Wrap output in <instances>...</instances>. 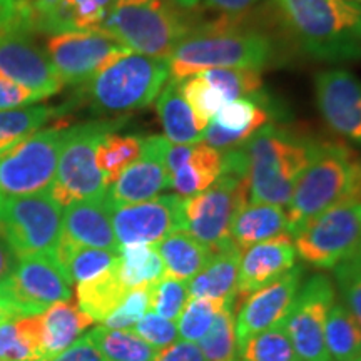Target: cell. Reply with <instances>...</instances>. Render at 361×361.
Here are the masks:
<instances>
[{"label": "cell", "instance_id": "obj_33", "mask_svg": "<svg viewBox=\"0 0 361 361\" xmlns=\"http://www.w3.org/2000/svg\"><path fill=\"white\" fill-rule=\"evenodd\" d=\"M117 256H119V252L80 246L66 238H61L56 250V258L64 269L71 284L82 283L85 279L102 273L104 269L111 268L117 261Z\"/></svg>", "mask_w": 361, "mask_h": 361}, {"label": "cell", "instance_id": "obj_56", "mask_svg": "<svg viewBox=\"0 0 361 361\" xmlns=\"http://www.w3.org/2000/svg\"><path fill=\"white\" fill-rule=\"evenodd\" d=\"M2 201H4V197H2V196H0V206H2Z\"/></svg>", "mask_w": 361, "mask_h": 361}, {"label": "cell", "instance_id": "obj_57", "mask_svg": "<svg viewBox=\"0 0 361 361\" xmlns=\"http://www.w3.org/2000/svg\"><path fill=\"white\" fill-rule=\"evenodd\" d=\"M356 361H361V358H358V360H356Z\"/></svg>", "mask_w": 361, "mask_h": 361}, {"label": "cell", "instance_id": "obj_19", "mask_svg": "<svg viewBox=\"0 0 361 361\" xmlns=\"http://www.w3.org/2000/svg\"><path fill=\"white\" fill-rule=\"evenodd\" d=\"M301 276L303 269L295 266L276 281L266 284L246 296V301L241 305V310L234 319L238 345L286 322L300 291Z\"/></svg>", "mask_w": 361, "mask_h": 361}, {"label": "cell", "instance_id": "obj_1", "mask_svg": "<svg viewBox=\"0 0 361 361\" xmlns=\"http://www.w3.org/2000/svg\"><path fill=\"white\" fill-rule=\"evenodd\" d=\"M298 47L316 61H361V4L351 0H274Z\"/></svg>", "mask_w": 361, "mask_h": 361}, {"label": "cell", "instance_id": "obj_55", "mask_svg": "<svg viewBox=\"0 0 361 361\" xmlns=\"http://www.w3.org/2000/svg\"><path fill=\"white\" fill-rule=\"evenodd\" d=\"M351 2H356V4H361V0H351Z\"/></svg>", "mask_w": 361, "mask_h": 361}, {"label": "cell", "instance_id": "obj_38", "mask_svg": "<svg viewBox=\"0 0 361 361\" xmlns=\"http://www.w3.org/2000/svg\"><path fill=\"white\" fill-rule=\"evenodd\" d=\"M201 74L214 85L226 102L263 92V75L258 69L223 67V69L202 71Z\"/></svg>", "mask_w": 361, "mask_h": 361}, {"label": "cell", "instance_id": "obj_46", "mask_svg": "<svg viewBox=\"0 0 361 361\" xmlns=\"http://www.w3.org/2000/svg\"><path fill=\"white\" fill-rule=\"evenodd\" d=\"M75 30L97 29L116 0H64Z\"/></svg>", "mask_w": 361, "mask_h": 361}, {"label": "cell", "instance_id": "obj_5", "mask_svg": "<svg viewBox=\"0 0 361 361\" xmlns=\"http://www.w3.org/2000/svg\"><path fill=\"white\" fill-rule=\"evenodd\" d=\"M196 27L191 13L169 0H116L97 29L133 52L169 57Z\"/></svg>", "mask_w": 361, "mask_h": 361}, {"label": "cell", "instance_id": "obj_13", "mask_svg": "<svg viewBox=\"0 0 361 361\" xmlns=\"http://www.w3.org/2000/svg\"><path fill=\"white\" fill-rule=\"evenodd\" d=\"M0 79L29 89L39 101L64 87L37 35L16 19L0 29Z\"/></svg>", "mask_w": 361, "mask_h": 361}, {"label": "cell", "instance_id": "obj_18", "mask_svg": "<svg viewBox=\"0 0 361 361\" xmlns=\"http://www.w3.org/2000/svg\"><path fill=\"white\" fill-rule=\"evenodd\" d=\"M169 141L164 135L144 137L141 154L124 173L107 188L106 201L109 207L135 204L159 196L169 189L168 156Z\"/></svg>", "mask_w": 361, "mask_h": 361}, {"label": "cell", "instance_id": "obj_14", "mask_svg": "<svg viewBox=\"0 0 361 361\" xmlns=\"http://www.w3.org/2000/svg\"><path fill=\"white\" fill-rule=\"evenodd\" d=\"M0 291L20 316H39L59 301L71 300V281L56 255L39 252L17 259Z\"/></svg>", "mask_w": 361, "mask_h": 361}, {"label": "cell", "instance_id": "obj_6", "mask_svg": "<svg viewBox=\"0 0 361 361\" xmlns=\"http://www.w3.org/2000/svg\"><path fill=\"white\" fill-rule=\"evenodd\" d=\"M250 197L245 149L224 151L223 171L204 191L184 197V229L202 245L218 251L229 245L231 224Z\"/></svg>", "mask_w": 361, "mask_h": 361}, {"label": "cell", "instance_id": "obj_42", "mask_svg": "<svg viewBox=\"0 0 361 361\" xmlns=\"http://www.w3.org/2000/svg\"><path fill=\"white\" fill-rule=\"evenodd\" d=\"M188 300V281L184 279L164 274L151 286V311L169 322H178Z\"/></svg>", "mask_w": 361, "mask_h": 361}, {"label": "cell", "instance_id": "obj_37", "mask_svg": "<svg viewBox=\"0 0 361 361\" xmlns=\"http://www.w3.org/2000/svg\"><path fill=\"white\" fill-rule=\"evenodd\" d=\"M234 361H301V358L293 348L283 323L238 345Z\"/></svg>", "mask_w": 361, "mask_h": 361}, {"label": "cell", "instance_id": "obj_17", "mask_svg": "<svg viewBox=\"0 0 361 361\" xmlns=\"http://www.w3.org/2000/svg\"><path fill=\"white\" fill-rule=\"evenodd\" d=\"M314 99L328 128L361 147V80L340 67L324 69L314 75Z\"/></svg>", "mask_w": 361, "mask_h": 361}, {"label": "cell", "instance_id": "obj_41", "mask_svg": "<svg viewBox=\"0 0 361 361\" xmlns=\"http://www.w3.org/2000/svg\"><path fill=\"white\" fill-rule=\"evenodd\" d=\"M180 90H183L184 97L200 119V123L204 124L206 128L216 112L226 104L223 96L201 72L180 80Z\"/></svg>", "mask_w": 361, "mask_h": 361}, {"label": "cell", "instance_id": "obj_20", "mask_svg": "<svg viewBox=\"0 0 361 361\" xmlns=\"http://www.w3.org/2000/svg\"><path fill=\"white\" fill-rule=\"evenodd\" d=\"M274 107L266 92L226 102L207 124L202 142L223 152L241 149L261 128L271 123Z\"/></svg>", "mask_w": 361, "mask_h": 361}, {"label": "cell", "instance_id": "obj_27", "mask_svg": "<svg viewBox=\"0 0 361 361\" xmlns=\"http://www.w3.org/2000/svg\"><path fill=\"white\" fill-rule=\"evenodd\" d=\"M223 151L204 142L194 144L188 161L169 174V188L180 197H191L204 191L223 171Z\"/></svg>", "mask_w": 361, "mask_h": 361}, {"label": "cell", "instance_id": "obj_7", "mask_svg": "<svg viewBox=\"0 0 361 361\" xmlns=\"http://www.w3.org/2000/svg\"><path fill=\"white\" fill-rule=\"evenodd\" d=\"M169 79L168 57L129 52L82 84L80 96L97 114H124L151 106Z\"/></svg>", "mask_w": 361, "mask_h": 361}, {"label": "cell", "instance_id": "obj_29", "mask_svg": "<svg viewBox=\"0 0 361 361\" xmlns=\"http://www.w3.org/2000/svg\"><path fill=\"white\" fill-rule=\"evenodd\" d=\"M116 263L94 278L78 283V306L92 322L104 323L129 291L117 273Z\"/></svg>", "mask_w": 361, "mask_h": 361}, {"label": "cell", "instance_id": "obj_53", "mask_svg": "<svg viewBox=\"0 0 361 361\" xmlns=\"http://www.w3.org/2000/svg\"><path fill=\"white\" fill-rule=\"evenodd\" d=\"M13 318H20V316L17 314V311L11 305V301H8L7 298L4 296V293L0 291V324Z\"/></svg>", "mask_w": 361, "mask_h": 361}, {"label": "cell", "instance_id": "obj_9", "mask_svg": "<svg viewBox=\"0 0 361 361\" xmlns=\"http://www.w3.org/2000/svg\"><path fill=\"white\" fill-rule=\"evenodd\" d=\"M66 126L39 129L0 151V196L19 197L49 191L56 178Z\"/></svg>", "mask_w": 361, "mask_h": 361}, {"label": "cell", "instance_id": "obj_21", "mask_svg": "<svg viewBox=\"0 0 361 361\" xmlns=\"http://www.w3.org/2000/svg\"><path fill=\"white\" fill-rule=\"evenodd\" d=\"M296 247L291 234L268 239L247 247L241 252L238 274L239 296H250L266 284L276 281L279 276L295 268Z\"/></svg>", "mask_w": 361, "mask_h": 361}, {"label": "cell", "instance_id": "obj_52", "mask_svg": "<svg viewBox=\"0 0 361 361\" xmlns=\"http://www.w3.org/2000/svg\"><path fill=\"white\" fill-rule=\"evenodd\" d=\"M17 8V0H0V29L13 19Z\"/></svg>", "mask_w": 361, "mask_h": 361}, {"label": "cell", "instance_id": "obj_31", "mask_svg": "<svg viewBox=\"0 0 361 361\" xmlns=\"http://www.w3.org/2000/svg\"><path fill=\"white\" fill-rule=\"evenodd\" d=\"M0 361H42L40 316H22L0 324Z\"/></svg>", "mask_w": 361, "mask_h": 361}, {"label": "cell", "instance_id": "obj_10", "mask_svg": "<svg viewBox=\"0 0 361 361\" xmlns=\"http://www.w3.org/2000/svg\"><path fill=\"white\" fill-rule=\"evenodd\" d=\"M64 207L51 191L30 196L4 197L0 206V238L11 246L17 258L56 255L62 238Z\"/></svg>", "mask_w": 361, "mask_h": 361}, {"label": "cell", "instance_id": "obj_34", "mask_svg": "<svg viewBox=\"0 0 361 361\" xmlns=\"http://www.w3.org/2000/svg\"><path fill=\"white\" fill-rule=\"evenodd\" d=\"M144 137L134 134L109 133L102 137L96 151L97 168L106 179L107 188L129 168L141 154Z\"/></svg>", "mask_w": 361, "mask_h": 361}, {"label": "cell", "instance_id": "obj_39", "mask_svg": "<svg viewBox=\"0 0 361 361\" xmlns=\"http://www.w3.org/2000/svg\"><path fill=\"white\" fill-rule=\"evenodd\" d=\"M234 306L226 305L216 314L209 331L197 343L206 361H234L238 353L236 331H234Z\"/></svg>", "mask_w": 361, "mask_h": 361}, {"label": "cell", "instance_id": "obj_2", "mask_svg": "<svg viewBox=\"0 0 361 361\" xmlns=\"http://www.w3.org/2000/svg\"><path fill=\"white\" fill-rule=\"evenodd\" d=\"M276 56V44L271 35L224 20L214 25H197L176 45L168 61L171 79L183 80L197 72L223 67L263 71L273 64Z\"/></svg>", "mask_w": 361, "mask_h": 361}, {"label": "cell", "instance_id": "obj_16", "mask_svg": "<svg viewBox=\"0 0 361 361\" xmlns=\"http://www.w3.org/2000/svg\"><path fill=\"white\" fill-rule=\"evenodd\" d=\"M184 197L159 194L149 201L112 207L111 219L119 246L157 245L184 229Z\"/></svg>", "mask_w": 361, "mask_h": 361}, {"label": "cell", "instance_id": "obj_11", "mask_svg": "<svg viewBox=\"0 0 361 361\" xmlns=\"http://www.w3.org/2000/svg\"><path fill=\"white\" fill-rule=\"evenodd\" d=\"M296 255L316 268L333 269L361 252V202H346L310 221L295 236Z\"/></svg>", "mask_w": 361, "mask_h": 361}, {"label": "cell", "instance_id": "obj_23", "mask_svg": "<svg viewBox=\"0 0 361 361\" xmlns=\"http://www.w3.org/2000/svg\"><path fill=\"white\" fill-rule=\"evenodd\" d=\"M284 234H290L284 206L247 201L234 216L229 238L233 245L243 252L258 243L284 236Z\"/></svg>", "mask_w": 361, "mask_h": 361}, {"label": "cell", "instance_id": "obj_36", "mask_svg": "<svg viewBox=\"0 0 361 361\" xmlns=\"http://www.w3.org/2000/svg\"><path fill=\"white\" fill-rule=\"evenodd\" d=\"M66 107L29 106L0 111V151L13 146L20 139L42 129L54 117L61 116Z\"/></svg>", "mask_w": 361, "mask_h": 361}, {"label": "cell", "instance_id": "obj_12", "mask_svg": "<svg viewBox=\"0 0 361 361\" xmlns=\"http://www.w3.org/2000/svg\"><path fill=\"white\" fill-rule=\"evenodd\" d=\"M44 51L64 85H82L129 51L101 29L49 35Z\"/></svg>", "mask_w": 361, "mask_h": 361}, {"label": "cell", "instance_id": "obj_48", "mask_svg": "<svg viewBox=\"0 0 361 361\" xmlns=\"http://www.w3.org/2000/svg\"><path fill=\"white\" fill-rule=\"evenodd\" d=\"M52 361H107L89 335L78 338L64 353Z\"/></svg>", "mask_w": 361, "mask_h": 361}, {"label": "cell", "instance_id": "obj_44", "mask_svg": "<svg viewBox=\"0 0 361 361\" xmlns=\"http://www.w3.org/2000/svg\"><path fill=\"white\" fill-rule=\"evenodd\" d=\"M335 278L343 305L350 310L361 326V252L335 266Z\"/></svg>", "mask_w": 361, "mask_h": 361}, {"label": "cell", "instance_id": "obj_28", "mask_svg": "<svg viewBox=\"0 0 361 361\" xmlns=\"http://www.w3.org/2000/svg\"><path fill=\"white\" fill-rule=\"evenodd\" d=\"M156 250L164 263V274L184 281L200 273L213 256V250L197 241L186 229L169 234L157 243Z\"/></svg>", "mask_w": 361, "mask_h": 361}, {"label": "cell", "instance_id": "obj_4", "mask_svg": "<svg viewBox=\"0 0 361 361\" xmlns=\"http://www.w3.org/2000/svg\"><path fill=\"white\" fill-rule=\"evenodd\" d=\"M318 144L276 124L261 128L243 146L247 157L250 201L286 206Z\"/></svg>", "mask_w": 361, "mask_h": 361}, {"label": "cell", "instance_id": "obj_3", "mask_svg": "<svg viewBox=\"0 0 361 361\" xmlns=\"http://www.w3.org/2000/svg\"><path fill=\"white\" fill-rule=\"evenodd\" d=\"M346 202H361V159L341 144L319 142L286 204L288 233L295 236L310 221Z\"/></svg>", "mask_w": 361, "mask_h": 361}, {"label": "cell", "instance_id": "obj_50", "mask_svg": "<svg viewBox=\"0 0 361 361\" xmlns=\"http://www.w3.org/2000/svg\"><path fill=\"white\" fill-rule=\"evenodd\" d=\"M261 0H201V4L209 11L219 12L226 17H236L251 11Z\"/></svg>", "mask_w": 361, "mask_h": 361}, {"label": "cell", "instance_id": "obj_54", "mask_svg": "<svg viewBox=\"0 0 361 361\" xmlns=\"http://www.w3.org/2000/svg\"><path fill=\"white\" fill-rule=\"evenodd\" d=\"M169 2H173L174 6H178L179 8H183V11H188L191 12L196 8L197 6L201 4V0H169Z\"/></svg>", "mask_w": 361, "mask_h": 361}, {"label": "cell", "instance_id": "obj_8", "mask_svg": "<svg viewBox=\"0 0 361 361\" xmlns=\"http://www.w3.org/2000/svg\"><path fill=\"white\" fill-rule=\"evenodd\" d=\"M124 121H92L67 128L59 154L56 178L49 191L62 207L90 197H104L106 179L97 168L96 151L102 137L116 133Z\"/></svg>", "mask_w": 361, "mask_h": 361}, {"label": "cell", "instance_id": "obj_25", "mask_svg": "<svg viewBox=\"0 0 361 361\" xmlns=\"http://www.w3.org/2000/svg\"><path fill=\"white\" fill-rule=\"evenodd\" d=\"M241 251L233 245L214 251L200 273L188 281L189 298H218L234 306L238 293V274Z\"/></svg>", "mask_w": 361, "mask_h": 361}, {"label": "cell", "instance_id": "obj_43", "mask_svg": "<svg viewBox=\"0 0 361 361\" xmlns=\"http://www.w3.org/2000/svg\"><path fill=\"white\" fill-rule=\"evenodd\" d=\"M151 311V286L133 288L121 305L104 319V326L112 329H130Z\"/></svg>", "mask_w": 361, "mask_h": 361}, {"label": "cell", "instance_id": "obj_35", "mask_svg": "<svg viewBox=\"0 0 361 361\" xmlns=\"http://www.w3.org/2000/svg\"><path fill=\"white\" fill-rule=\"evenodd\" d=\"M107 361H154L157 350L133 329L99 326L89 333Z\"/></svg>", "mask_w": 361, "mask_h": 361}, {"label": "cell", "instance_id": "obj_51", "mask_svg": "<svg viewBox=\"0 0 361 361\" xmlns=\"http://www.w3.org/2000/svg\"><path fill=\"white\" fill-rule=\"evenodd\" d=\"M17 256L16 252L11 250V246L0 238V284H2L6 279L11 276L13 268L17 264Z\"/></svg>", "mask_w": 361, "mask_h": 361}, {"label": "cell", "instance_id": "obj_45", "mask_svg": "<svg viewBox=\"0 0 361 361\" xmlns=\"http://www.w3.org/2000/svg\"><path fill=\"white\" fill-rule=\"evenodd\" d=\"M130 329L149 345L154 346L157 351L168 348L169 345L178 341V324L152 311H147L141 322L135 323Z\"/></svg>", "mask_w": 361, "mask_h": 361}, {"label": "cell", "instance_id": "obj_22", "mask_svg": "<svg viewBox=\"0 0 361 361\" xmlns=\"http://www.w3.org/2000/svg\"><path fill=\"white\" fill-rule=\"evenodd\" d=\"M62 238L80 246L119 252L121 246L112 228L111 207L106 196L74 201L66 206Z\"/></svg>", "mask_w": 361, "mask_h": 361}, {"label": "cell", "instance_id": "obj_15", "mask_svg": "<svg viewBox=\"0 0 361 361\" xmlns=\"http://www.w3.org/2000/svg\"><path fill=\"white\" fill-rule=\"evenodd\" d=\"M335 298L331 279L323 274H314L298 291L284 326L301 361H329L324 328Z\"/></svg>", "mask_w": 361, "mask_h": 361}, {"label": "cell", "instance_id": "obj_49", "mask_svg": "<svg viewBox=\"0 0 361 361\" xmlns=\"http://www.w3.org/2000/svg\"><path fill=\"white\" fill-rule=\"evenodd\" d=\"M154 361H206L197 343L174 341L168 348L157 351Z\"/></svg>", "mask_w": 361, "mask_h": 361}, {"label": "cell", "instance_id": "obj_26", "mask_svg": "<svg viewBox=\"0 0 361 361\" xmlns=\"http://www.w3.org/2000/svg\"><path fill=\"white\" fill-rule=\"evenodd\" d=\"M39 316L42 361H52L64 353L84 329L94 323L72 300L59 301Z\"/></svg>", "mask_w": 361, "mask_h": 361}, {"label": "cell", "instance_id": "obj_32", "mask_svg": "<svg viewBox=\"0 0 361 361\" xmlns=\"http://www.w3.org/2000/svg\"><path fill=\"white\" fill-rule=\"evenodd\" d=\"M116 266L121 279L129 290L152 286L164 276V263L156 245L121 246Z\"/></svg>", "mask_w": 361, "mask_h": 361}, {"label": "cell", "instance_id": "obj_47", "mask_svg": "<svg viewBox=\"0 0 361 361\" xmlns=\"http://www.w3.org/2000/svg\"><path fill=\"white\" fill-rule=\"evenodd\" d=\"M34 102H39V97L29 89L0 79V111L17 109V107H24L25 104Z\"/></svg>", "mask_w": 361, "mask_h": 361}, {"label": "cell", "instance_id": "obj_40", "mask_svg": "<svg viewBox=\"0 0 361 361\" xmlns=\"http://www.w3.org/2000/svg\"><path fill=\"white\" fill-rule=\"evenodd\" d=\"M228 305L218 298H189L178 319V340L200 343L209 331L216 314ZM233 306V305H231Z\"/></svg>", "mask_w": 361, "mask_h": 361}, {"label": "cell", "instance_id": "obj_24", "mask_svg": "<svg viewBox=\"0 0 361 361\" xmlns=\"http://www.w3.org/2000/svg\"><path fill=\"white\" fill-rule=\"evenodd\" d=\"M156 111L169 144L192 146L204 139L206 126L200 123L189 106L180 80L169 79L156 99Z\"/></svg>", "mask_w": 361, "mask_h": 361}, {"label": "cell", "instance_id": "obj_30", "mask_svg": "<svg viewBox=\"0 0 361 361\" xmlns=\"http://www.w3.org/2000/svg\"><path fill=\"white\" fill-rule=\"evenodd\" d=\"M324 345L329 361L361 358V326L343 303H333L324 328Z\"/></svg>", "mask_w": 361, "mask_h": 361}]
</instances>
